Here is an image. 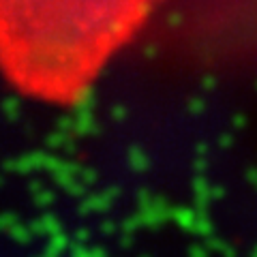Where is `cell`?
I'll list each match as a JSON object with an SVG mask.
<instances>
[{"label":"cell","instance_id":"obj_1","mask_svg":"<svg viewBox=\"0 0 257 257\" xmlns=\"http://www.w3.org/2000/svg\"><path fill=\"white\" fill-rule=\"evenodd\" d=\"M152 0H0V69L30 96L86 92L148 18Z\"/></svg>","mask_w":257,"mask_h":257}]
</instances>
